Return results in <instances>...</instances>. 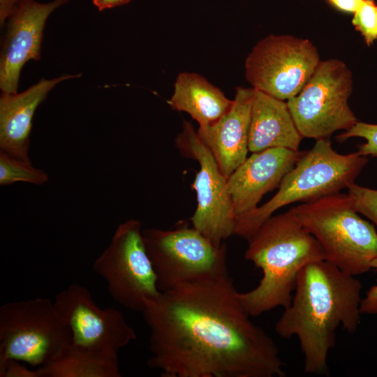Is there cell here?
Returning a JSON list of instances; mask_svg holds the SVG:
<instances>
[{"label":"cell","instance_id":"cell-5","mask_svg":"<svg viewBox=\"0 0 377 377\" xmlns=\"http://www.w3.org/2000/svg\"><path fill=\"white\" fill-rule=\"evenodd\" d=\"M293 209L319 243L325 260L354 276L371 268L377 257V232L358 215L348 194L327 195Z\"/></svg>","mask_w":377,"mask_h":377},{"label":"cell","instance_id":"cell-11","mask_svg":"<svg viewBox=\"0 0 377 377\" xmlns=\"http://www.w3.org/2000/svg\"><path fill=\"white\" fill-rule=\"evenodd\" d=\"M54 303L71 330L73 349L118 358L119 350L137 338L119 311L112 307L101 309L82 285H70L57 294Z\"/></svg>","mask_w":377,"mask_h":377},{"label":"cell","instance_id":"cell-12","mask_svg":"<svg viewBox=\"0 0 377 377\" xmlns=\"http://www.w3.org/2000/svg\"><path fill=\"white\" fill-rule=\"evenodd\" d=\"M176 145L184 155L195 159L200 165L193 184L197 196V207L191 217L193 227L220 246L235 235L237 225L227 178L191 123L184 121Z\"/></svg>","mask_w":377,"mask_h":377},{"label":"cell","instance_id":"cell-21","mask_svg":"<svg viewBox=\"0 0 377 377\" xmlns=\"http://www.w3.org/2000/svg\"><path fill=\"white\" fill-rule=\"evenodd\" d=\"M377 5L374 0H362L353 13L352 24L370 45L377 38Z\"/></svg>","mask_w":377,"mask_h":377},{"label":"cell","instance_id":"cell-6","mask_svg":"<svg viewBox=\"0 0 377 377\" xmlns=\"http://www.w3.org/2000/svg\"><path fill=\"white\" fill-rule=\"evenodd\" d=\"M72 336L54 302L38 297L0 307V364L15 360L45 367L65 355Z\"/></svg>","mask_w":377,"mask_h":377},{"label":"cell","instance_id":"cell-23","mask_svg":"<svg viewBox=\"0 0 377 377\" xmlns=\"http://www.w3.org/2000/svg\"><path fill=\"white\" fill-rule=\"evenodd\" d=\"M353 137L362 138L367 141L359 146L357 152L360 154L377 157V124L357 121L349 130L337 135V138L343 142Z\"/></svg>","mask_w":377,"mask_h":377},{"label":"cell","instance_id":"cell-24","mask_svg":"<svg viewBox=\"0 0 377 377\" xmlns=\"http://www.w3.org/2000/svg\"><path fill=\"white\" fill-rule=\"evenodd\" d=\"M0 377H38L36 369H29L15 360L0 364Z\"/></svg>","mask_w":377,"mask_h":377},{"label":"cell","instance_id":"cell-18","mask_svg":"<svg viewBox=\"0 0 377 377\" xmlns=\"http://www.w3.org/2000/svg\"><path fill=\"white\" fill-rule=\"evenodd\" d=\"M168 103L173 110L188 113L199 128H205L219 121L230 109L233 100L202 75L183 72L176 78Z\"/></svg>","mask_w":377,"mask_h":377},{"label":"cell","instance_id":"cell-20","mask_svg":"<svg viewBox=\"0 0 377 377\" xmlns=\"http://www.w3.org/2000/svg\"><path fill=\"white\" fill-rule=\"evenodd\" d=\"M48 181V175L43 170L25 161L0 151V185L8 186L22 182L42 185Z\"/></svg>","mask_w":377,"mask_h":377},{"label":"cell","instance_id":"cell-19","mask_svg":"<svg viewBox=\"0 0 377 377\" xmlns=\"http://www.w3.org/2000/svg\"><path fill=\"white\" fill-rule=\"evenodd\" d=\"M38 377H120L118 358L86 353L70 348L57 360L37 368Z\"/></svg>","mask_w":377,"mask_h":377},{"label":"cell","instance_id":"cell-8","mask_svg":"<svg viewBox=\"0 0 377 377\" xmlns=\"http://www.w3.org/2000/svg\"><path fill=\"white\" fill-rule=\"evenodd\" d=\"M352 89V74L344 62L320 61L301 91L287 101L302 138L329 140L334 132L352 128L358 121L348 103Z\"/></svg>","mask_w":377,"mask_h":377},{"label":"cell","instance_id":"cell-28","mask_svg":"<svg viewBox=\"0 0 377 377\" xmlns=\"http://www.w3.org/2000/svg\"><path fill=\"white\" fill-rule=\"evenodd\" d=\"M131 0H92L93 4L102 11L128 3Z\"/></svg>","mask_w":377,"mask_h":377},{"label":"cell","instance_id":"cell-3","mask_svg":"<svg viewBox=\"0 0 377 377\" xmlns=\"http://www.w3.org/2000/svg\"><path fill=\"white\" fill-rule=\"evenodd\" d=\"M247 240L244 258L263 272L255 288L238 293L250 316L289 306L301 269L325 260L321 246L302 226L293 207L272 215Z\"/></svg>","mask_w":377,"mask_h":377},{"label":"cell","instance_id":"cell-13","mask_svg":"<svg viewBox=\"0 0 377 377\" xmlns=\"http://www.w3.org/2000/svg\"><path fill=\"white\" fill-rule=\"evenodd\" d=\"M69 1L40 3L34 0H22L13 10L7 20V31L0 60L2 91L17 93L22 66L29 60L40 58L46 20L53 11Z\"/></svg>","mask_w":377,"mask_h":377},{"label":"cell","instance_id":"cell-10","mask_svg":"<svg viewBox=\"0 0 377 377\" xmlns=\"http://www.w3.org/2000/svg\"><path fill=\"white\" fill-rule=\"evenodd\" d=\"M320 62L318 50L309 40L272 34L246 57L245 75L255 89L287 101L301 91Z\"/></svg>","mask_w":377,"mask_h":377},{"label":"cell","instance_id":"cell-1","mask_svg":"<svg viewBox=\"0 0 377 377\" xmlns=\"http://www.w3.org/2000/svg\"><path fill=\"white\" fill-rule=\"evenodd\" d=\"M229 274L145 300L147 365L163 377H283L274 340L243 308Z\"/></svg>","mask_w":377,"mask_h":377},{"label":"cell","instance_id":"cell-26","mask_svg":"<svg viewBox=\"0 0 377 377\" xmlns=\"http://www.w3.org/2000/svg\"><path fill=\"white\" fill-rule=\"evenodd\" d=\"M336 9L348 13H354L362 0H327Z\"/></svg>","mask_w":377,"mask_h":377},{"label":"cell","instance_id":"cell-16","mask_svg":"<svg viewBox=\"0 0 377 377\" xmlns=\"http://www.w3.org/2000/svg\"><path fill=\"white\" fill-rule=\"evenodd\" d=\"M80 76V74L63 75L52 80L41 79L21 93L2 91L0 97V151L31 162L28 151L35 111L57 84Z\"/></svg>","mask_w":377,"mask_h":377},{"label":"cell","instance_id":"cell-14","mask_svg":"<svg viewBox=\"0 0 377 377\" xmlns=\"http://www.w3.org/2000/svg\"><path fill=\"white\" fill-rule=\"evenodd\" d=\"M304 151L274 147L246 158L227 179L237 220L256 209L265 193L279 188Z\"/></svg>","mask_w":377,"mask_h":377},{"label":"cell","instance_id":"cell-15","mask_svg":"<svg viewBox=\"0 0 377 377\" xmlns=\"http://www.w3.org/2000/svg\"><path fill=\"white\" fill-rule=\"evenodd\" d=\"M254 93L253 87H237L230 109L216 123L197 131L227 179L247 158Z\"/></svg>","mask_w":377,"mask_h":377},{"label":"cell","instance_id":"cell-7","mask_svg":"<svg viewBox=\"0 0 377 377\" xmlns=\"http://www.w3.org/2000/svg\"><path fill=\"white\" fill-rule=\"evenodd\" d=\"M142 237L161 291L228 274L227 250L194 227L147 228Z\"/></svg>","mask_w":377,"mask_h":377},{"label":"cell","instance_id":"cell-2","mask_svg":"<svg viewBox=\"0 0 377 377\" xmlns=\"http://www.w3.org/2000/svg\"><path fill=\"white\" fill-rule=\"evenodd\" d=\"M361 283L325 260L300 272L289 306L275 325L283 338L296 336L304 355V372L328 375L327 357L341 325L355 332L360 319Z\"/></svg>","mask_w":377,"mask_h":377},{"label":"cell","instance_id":"cell-9","mask_svg":"<svg viewBox=\"0 0 377 377\" xmlns=\"http://www.w3.org/2000/svg\"><path fill=\"white\" fill-rule=\"evenodd\" d=\"M93 269L106 281L112 299L134 311L142 312L145 300L155 298L161 292L146 251L141 223L136 219L118 226Z\"/></svg>","mask_w":377,"mask_h":377},{"label":"cell","instance_id":"cell-25","mask_svg":"<svg viewBox=\"0 0 377 377\" xmlns=\"http://www.w3.org/2000/svg\"><path fill=\"white\" fill-rule=\"evenodd\" d=\"M371 268L377 269V257L371 263ZM360 312L366 314H377V285L367 292L360 302Z\"/></svg>","mask_w":377,"mask_h":377},{"label":"cell","instance_id":"cell-27","mask_svg":"<svg viewBox=\"0 0 377 377\" xmlns=\"http://www.w3.org/2000/svg\"><path fill=\"white\" fill-rule=\"evenodd\" d=\"M22 0H0V22L3 26L15 7Z\"/></svg>","mask_w":377,"mask_h":377},{"label":"cell","instance_id":"cell-29","mask_svg":"<svg viewBox=\"0 0 377 377\" xmlns=\"http://www.w3.org/2000/svg\"><path fill=\"white\" fill-rule=\"evenodd\" d=\"M376 29H377V22H376Z\"/></svg>","mask_w":377,"mask_h":377},{"label":"cell","instance_id":"cell-4","mask_svg":"<svg viewBox=\"0 0 377 377\" xmlns=\"http://www.w3.org/2000/svg\"><path fill=\"white\" fill-rule=\"evenodd\" d=\"M367 162V158L357 151L337 153L328 139L316 140L283 177L269 200L237 219L235 235L248 239L277 209L339 193L355 183Z\"/></svg>","mask_w":377,"mask_h":377},{"label":"cell","instance_id":"cell-22","mask_svg":"<svg viewBox=\"0 0 377 377\" xmlns=\"http://www.w3.org/2000/svg\"><path fill=\"white\" fill-rule=\"evenodd\" d=\"M354 209L377 226V190L361 186L355 183L348 188Z\"/></svg>","mask_w":377,"mask_h":377},{"label":"cell","instance_id":"cell-17","mask_svg":"<svg viewBox=\"0 0 377 377\" xmlns=\"http://www.w3.org/2000/svg\"><path fill=\"white\" fill-rule=\"evenodd\" d=\"M302 136L287 101L255 89L249 134V151L283 147L298 151Z\"/></svg>","mask_w":377,"mask_h":377}]
</instances>
